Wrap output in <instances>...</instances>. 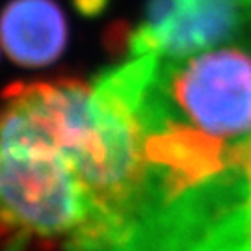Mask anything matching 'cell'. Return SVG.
Masks as SVG:
<instances>
[{
  "instance_id": "cell-1",
  "label": "cell",
  "mask_w": 251,
  "mask_h": 251,
  "mask_svg": "<svg viewBox=\"0 0 251 251\" xmlns=\"http://www.w3.org/2000/svg\"><path fill=\"white\" fill-rule=\"evenodd\" d=\"M116 39L84 251H251V0H147Z\"/></svg>"
},
{
  "instance_id": "cell-2",
  "label": "cell",
  "mask_w": 251,
  "mask_h": 251,
  "mask_svg": "<svg viewBox=\"0 0 251 251\" xmlns=\"http://www.w3.org/2000/svg\"><path fill=\"white\" fill-rule=\"evenodd\" d=\"M91 80L54 76L0 95V238L69 251L90 220Z\"/></svg>"
},
{
  "instance_id": "cell-3",
  "label": "cell",
  "mask_w": 251,
  "mask_h": 251,
  "mask_svg": "<svg viewBox=\"0 0 251 251\" xmlns=\"http://www.w3.org/2000/svg\"><path fill=\"white\" fill-rule=\"evenodd\" d=\"M69 25L56 0H9L0 15V43L21 67L52 65L67 49Z\"/></svg>"
}]
</instances>
